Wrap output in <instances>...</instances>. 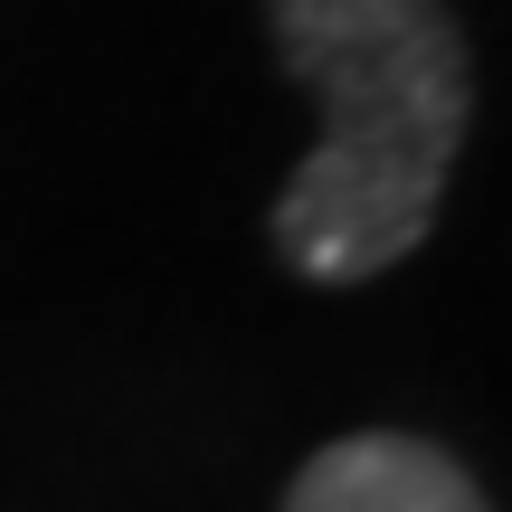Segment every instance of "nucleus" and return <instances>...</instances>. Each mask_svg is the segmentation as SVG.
<instances>
[{"mask_svg":"<svg viewBox=\"0 0 512 512\" xmlns=\"http://www.w3.org/2000/svg\"><path fill=\"white\" fill-rule=\"evenodd\" d=\"M323 133L275 190V247L313 285L399 266L437 228L475 76L446 0H266Z\"/></svg>","mask_w":512,"mask_h":512,"instance_id":"1","label":"nucleus"},{"mask_svg":"<svg viewBox=\"0 0 512 512\" xmlns=\"http://www.w3.org/2000/svg\"><path fill=\"white\" fill-rule=\"evenodd\" d=\"M285 512H494V503H484L475 475H465L456 456H437L427 437L370 427V437L323 446V456L294 475Z\"/></svg>","mask_w":512,"mask_h":512,"instance_id":"2","label":"nucleus"}]
</instances>
